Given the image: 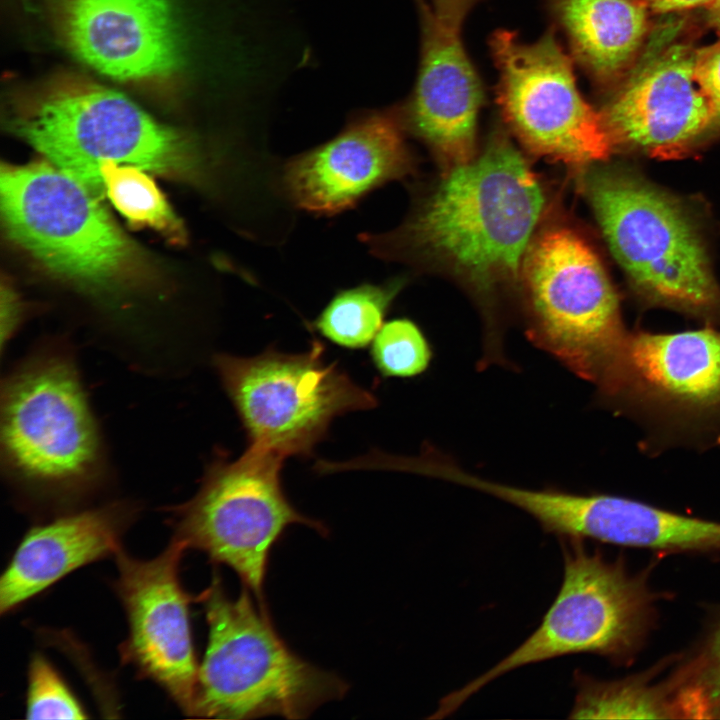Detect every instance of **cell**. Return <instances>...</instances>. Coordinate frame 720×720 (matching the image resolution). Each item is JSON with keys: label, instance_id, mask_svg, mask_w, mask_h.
I'll use <instances>...</instances> for the list:
<instances>
[{"label": "cell", "instance_id": "obj_5", "mask_svg": "<svg viewBox=\"0 0 720 720\" xmlns=\"http://www.w3.org/2000/svg\"><path fill=\"white\" fill-rule=\"evenodd\" d=\"M0 194L9 237L55 275L96 291L138 275L136 245L95 194L51 162L3 164Z\"/></svg>", "mask_w": 720, "mask_h": 720}, {"label": "cell", "instance_id": "obj_9", "mask_svg": "<svg viewBox=\"0 0 720 720\" xmlns=\"http://www.w3.org/2000/svg\"><path fill=\"white\" fill-rule=\"evenodd\" d=\"M213 366L247 436L248 447L310 457L336 417L378 405L377 397L325 357L313 339L303 352L274 347L249 357L219 353Z\"/></svg>", "mask_w": 720, "mask_h": 720}, {"label": "cell", "instance_id": "obj_21", "mask_svg": "<svg viewBox=\"0 0 720 720\" xmlns=\"http://www.w3.org/2000/svg\"><path fill=\"white\" fill-rule=\"evenodd\" d=\"M402 287L401 280L385 284L365 283L337 292L309 324L327 341L358 350L371 344Z\"/></svg>", "mask_w": 720, "mask_h": 720}, {"label": "cell", "instance_id": "obj_29", "mask_svg": "<svg viewBox=\"0 0 720 720\" xmlns=\"http://www.w3.org/2000/svg\"><path fill=\"white\" fill-rule=\"evenodd\" d=\"M713 0H644L649 10L654 13H669L707 7Z\"/></svg>", "mask_w": 720, "mask_h": 720}, {"label": "cell", "instance_id": "obj_18", "mask_svg": "<svg viewBox=\"0 0 720 720\" xmlns=\"http://www.w3.org/2000/svg\"><path fill=\"white\" fill-rule=\"evenodd\" d=\"M138 514L135 503L116 500L60 513L31 527L1 575V614L16 610L71 572L115 556Z\"/></svg>", "mask_w": 720, "mask_h": 720}, {"label": "cell", "instance_id": "obj_2", "mask_svg": "<svg viewBox=\"0 0 720 720\" xmlns=\"http://www.w3.org/2000/svg\"><path fill=\"white\" fill-rule=\"evenodd\" d=\"M1 456L26 505L79 509L102 486L104 447L71 352L49 345L1 386Z\"/></svg>", "mask_w": 720, "mask_h": 720}, {"label": "cell", "instance_id": "obj_22", "mask_svg": "<svg viewBox=\"0 0 720 720\" xmlns=\"http://www.w3.org/2000/svg\"><path fill=\"white\" fill-rule=\"evenodd\" d=\"M100 174L106 195L131 225L152 228L175 243L184 240L181 221L143 169L104 161Z\"/></svg>", "mask_w": 720, "mask_h": 720}, {"label": "cell", "instance_id": "obj_25", "mask_svg": "<svg viewBox=\"0 0 720 720\" xmlns=\"http://www.w3.org/2000/svg\"><path fill=\"white\" fill-rule=\"evenodd\" d=\"M682 713L690 717L720 718V625L703 652L676 679Z\"/></svg>", "mask_w": 720, "mask_h": 720}, {"label": "cell", "instance_id": "obj_26", "mask_svg": "<svg viewBox=\"0 0 720 720\" xmlns=\"http://www.w3.org/2000/svg\"><path fill=\"white\" fill-rule=\"evenodd\" d=\"M696 76L720 121V41L696 50Z\"/></svg>", "mask_w": 720, "mask_h": 720}, {"label": "cell", "instance_id": "obj_13", "mask_svg": "<svg viewBox=\"0 0 720 720\" xmlns=\"http://www.w3.org/2000/svg\"><path fill=\"white\" fill-rule=\"evenodd\" d=\"M185 551L173 538L151 559L133 557L122 548L114 556L113 589L128 626L119 646L121 664L132 667L138 678L155 683L191 717L199 664L190 618L195 597L180 579Z\"/></svg>", "mask_w": 720, "mask_h": 720}, {"label": "cell", "instance_id": "obj_12", "mask_svg": "<svg viewBox=\"0 0 720 720\" xmlns=\"http://www.w3.org/2000/svg\"><path fill=\"white\" fill-rule=\"evenodd\" d=\"M490 48L499 72L498 104L529 150L569 165L609 156L613 142L603 117L582 97L554 25L532 43L498 30Z\"/></svg>", "mask_w": 720, "mask_h": 720}, {"label": "cell", "instance_id": "obj_27", "mask_svg": "<svg viewBox=\"0 0 720 720\" xmlns=\"http://www.w3.org/2000/svg\"><path fill=\"white\" fill-rule=\"evenodd\" d=\"M424 3L443 25L461 29L469 11L481 0H418Z\"/></svg>", "mask_w": 720, "mask_h": 720}, {"label": "cell", "instance_id": "obj_30", "mask_svg": "<svg viewBox=\"0 0 720 720\" xmlns=\"http://www.w3.org/2000/svg\"><path fill=\"white\" fill-rule=\"evenodd\" d=\"M706 11L709 24L716 30L720 31V0H713L706 7Z\"/></svg>", "mask_w": 720, "mask_h": 720}, {"label": "cell", "instance_id": "obj_7", "mask_svg": "<svg viewBox=\"0 0 720 720\" xmlns=\"http://www.w3.org/2000/svg\"><path fill=\"white\" fill-rule=\"evenodd\" d=\"M559 540L563 580L537 629L490 669L442 697L430 719L450 716L486 685L523 666L578 653L619 661L638 648L652 619L646 584L621 563L588 552L583 540Z\"/></svg>", "mask_w": 720, "mask_h": 720}, {"label": "cell", "instance_id": "obj_16", "mask_svg": "<svg viewBox=\"0 0 720 720\" xmlns=\"http://www.w3.org/2000/svg\"><path fill=\"white\" fill-rule=\"evenodd\" d=\"M696 50L673 44L630 76L601 112L613 144L673 156L716 122L696 76Z\"/></svg>", "mask_w": 720, "mask_h": 720}, {"label": "cell", "instance_id": "obj_15", "mask_svg": "<svg viewBox=\"0 0 720 720\" xmlns=\"http://www.w3.org/2000/svg\"><path fill=\"white\" fill-rule=\"evenodd\" d=\"M394 108L362 112L334 138L289 160L282 187L295 206L334 215L409 171L411 157Z\"/></svg>", "mask_w": 720, "mask_h": 720}, {"label": "cell", "instance_id": "obj_19", "mask_svg": "<svg viewBox=\"0 0 720 720\" xmlns=\"http://www.w3.org/2000/svg\"><path fill=\"white\" fill-rule=\"evenodd\" d=\"M574 59L607 83L632 62L648 28L644 0H544Z\"/></svg>", "mask_w": 720, "mask_h": 720}, {"label": "cell", "instance_id": "obj_11", "mask_svg": "<svg viewBox=\"0 0 720 720\" xmlns=\"http://www.w3.org/2000/svg\"><path fill=\"white\" fill-rule=\"evenodd\" d=\"M601 404L663 444L720 445V331L630 332Z\"/></svg>", "mask_w": 720, "mask_h": 720}, {"label": "cell", "instance_id": "obj_6", "mask_svg": "<svg viewBox=\"0 0 720 720\" xmlns=\"http://www.w3.org/2000/svg\"><path fill=\"white\" fill-rule=\"evenodd\" d=\"M585 192L610 250L648 304L720 316V288L705 247L670 197L612 169L587 174Z\"/></svg>", "mask_w": 720, "mask_h": 720}, {"label": "cell", "instance_id": "obj_23", "mask_svg": "<svg viewBox=\"0 0 720 720\" xmlns=\"http://www.w3.org/2000/svg\"><path fill=\"white\" fill-rule=\"evenodd\" d=\"M370 359L384 378H412L427 370L431 345L420 327L408 318L385 322L370 344Z\"/></svg>", "mask_w": 720, "mask_h": 720}, {"label": "cell", "instance_id": "obj_20", "mask_svg": "<svg viewBox=\"0 0 720 720\" xmlns=\"http://www.w3.org/2000/svg\"><path fill=\"white\" fill-rule=\"evenodd\" d=\"M576 689L569 719L670 718L680 712L674 684L644 680L599 681L575 671Z\"/></svg>", "mask_w": 720, "mask_h": 720}, {"label": "cell", "instance_id": "obj_14", "mask_svg": "<svg viewBox=\"0 0 720 720\" xmlns=\"http://www.w3.org/2000/svg\"><path fill=\"white\" fill-rule=\"evenodd\" d=\"M56 31L73 55L113 79L162 84L183 64L170 0H48Z\"/></svg>", "mask_w": 720, "mask_h": 720}, {"label": "cell", "instance_id": "obj_4", "mask_svg": "<svg viewBox=\"0 0 720 720\" xmlns=\"http://www.w3.org/2000/svg\"><path fill=\"white\" fill-rule=\"evenodd\" d=\"M251 593L243 586L237 598H230L215 571L195 596L204 609L208 639L191 717L304 719L341 699L347 683L294 653Z\"/></svg>", "mask_w": 720, "mask_h": 720}, {"label": "cell", "instance_id": "obj_1", "mask_svg": "<svg viewBox=\"0 0 720 720\" xmlns=\"http://www.w3.org/2000/svg\"><path fill=\"white\" fill-rule=\"evenodd\" d=\"M545 197L514 145L493 136L484 151L448 173L409 221L371 247L407 246L446 264L479 292L521 274Z\"/></svg>", "mask_w": 720, "mask_h": 720}, {"label": "cell", "instance_id": "obj_28", "mask_svg": "<svg viewBox=\"0 0 720 720\" xmlns=\"http://www.w3.org/2000/svg\"><path fill=\"white\" fill-rule=\"evenodd\" d=\"M22 315V306L10 286L1 288V347L2 352L7 342L13 337Z\"/></svg>", "mask_w": 720, "mask_h": 720}, {"label": "cell", "instance_id": "obj_3", "mask_svg": "<svg viewBox=\"0 0 720 720\" xmlns=\"http://www.w3.org/2000/svg\"><path fill=\"white\" fill-rule=\"evenodd\" d=\"M11 130L97 197L100 164L113 161L172 177L197 169L188 139L123 94L88 78L62 74L21 93L9 105Z\"/></svg>", "mask_w": 720, "mask_h": 720}, {"label": "cell", "instance_id": "obj_17", "mask_svg": "<svg viewBox=\"0 0 720 720\" xmlns=\"http://www.w3.org/2000/svg\"><path fill=\"white\" fill-rule=\"evenodd\" d=\"M417 3L421 22L417 78L408 98L394 111L402 128L427 144L450 169L475 156L483 86L463 46L461 29L443 25L424 3Z\"/></svg>", "mask_w": 720, "mask_h": 720}, {"label": "cell", "instance_id": "obj_8", "mask_svg": "<svg viewBox=\"0 0 720 720\" xmlns=\"http://www.w3.org/2000/svg\"><path fill=\"white\" fill-rule=\"evenodd\" d=\"M531 342L599 387L629 331L618 296L591 246L566 226L536 233L522 263Z\"/></svg>", "mask_w": 720, "mask_h": 720}, {"label": "cell", "instance_id": "obj_10", "mask_svg": "<svg viewBox=\"0 0 720 720\" xmlns=\"http://www.w3.org/2000/svg\"><path fill=\"white\" fill-rule=\"evenodd\" d=\"M284 461L248 446L233 459L221 451L194 496L170 510L172 538L232 569L262 608L269 555L287 527L302 524L328 535L323 522L303 515L287 498Z\"/></svg>", "mask_w": 720, "mask_h": 720}, {"label": "cell", "instance_id": "obj_24", "mask_svg": "<svg viewBox=\"0 0 720 720\" xmlns=\"http://www.w3.org/2000/svg\"><path fill=\"white\" fill-rule=\"evenodd\" d=\"M27 719H86L87 710L61 673L41 652L30 657L27 670Z\"/></svg>", "mask_w": 720, "mask_h": 720}]
</instances>
